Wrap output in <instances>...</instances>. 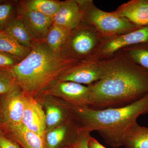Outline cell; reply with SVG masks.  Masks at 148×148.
Returning <instances> with one entry per match:
<instances>
[{"label": "cell", "mask_w": 148, "mask_h": 148, "mask_svg": "<svg viewBox=\"0 0 148 148\" xmlns=\"http://www.w3.org/2000/svg\"><path fill=\"white\" fill-rule=\"evenodd\" d=\"M103 75L88 85L91 92L89 107L95 110L119 108L131 104L148 94V71L119 51L101 60Z\"/></svg>", "instance_id": "obj_1"}, {"label": "cell", "mask_w": 148, "mask_h": 148, "mask_svg": "<svg viewBox=\"0 0 148 148\" xmlns=\"http://www.w3.org/2000/svg\"><path fill=\"white\" fill-rule=\"evenodd\" d=\"M71 107L79 129L90 132L97 131L105 143L117 148L123 146L125 133L137 122L138 118L148 114V94L138 101L119 108L95 110L86 106L71 105Z\"/></svg>", "instance_id": "obj_2"}, {"label": "cell", "mask_w": 148, "mask_h": 148, "mask_svg": "<svg viewBox=\"0 0 148 148\" xmlns=\"http://www.w3.org/2000/svg\"><path fill=\"white\" fill-rule=\"evenodd\" d=\"M78 62L63 58L45 42H36L25 58L8 69L17 86L36 98L63 72Z\"/></svg>", "instance_id": "obj_3"}, {"label": "cell", "mask_w": 148, "mask_h": 148, "mask_svg": "<svg viewBox=\"0 0 148 148\" xmlns=\"http://www.w3.org/2000/svg\"><path fill=\"white\" fill-rule=\"evenodd\" d=\"M83 12L82 22L92 27L103 39L135 31L140 28L113 12L101 10L91 0H77ZM81 22V23H82Z\"/></svg>", "instance_id": "obj_4"}, {"label": "cell", "mask_w": 148, "mask_h": 148, "mask_svg": "<svg viewBox=\"0 0 148 148\" xmlns=\"http://www.w3.org/2000/svg\"><path fill=\"white\" fill-rule=\"evenodd\" d=\"M103 40L94 28L82 22L71 31L59 53L63 58L77 62L95 61Z\"/></svg>", "instance_id": "obj_5"}, {"label": "cell", "mask_w": 148, "mask_h": 148, "mask_svg": "<svg viewBox=\"0 0 148 148\" xmlns=\"http://www.w3.org/2000/svg\"><path fill=\"white\" fill-rule=\"evenodd\" d=\"M40 95L53 96L73 106H88L91 103L89 86L57 80Z\"/></svg>", "instance_id": "obj_6"}, {"label": "cell", "mask_w": 148, "mask_h": 148, "mask_svg": "<svg viewBox=\"0 0 148 148\" xmlns=\"http://www.w3.org/2000/svg\"><path fill=\"white\" fill-rule=\"evenodd\" d=\"M147 42L148 25L129 33L103 39L95 60L107 59L125 48Z\"/></svg>", "instance_id": "obj_7"}, {"label": "cell", "mask_w": 148, "mask_h": 148, "mask_svg": "<svg viewBox=\"0 0 148 148\" xmlns=\"http://www.w3.org/2000/svg\"><path fill=\"white\" fill-rule=\"evenodd\" d=\"M27 95L18 86L7 94L0 95L2 121L0 132L5 128L22 124Z\"/></svg>", "instance_id": "obj_8"}, {"label": "cell", "mask_w": 148, "mask_h": 148, "mask_svg": "<svg viewBox=\"0 0 148 148\" xmlns=\"http://www.w3.org/2000/svg\"><path fill=\"white\" fill-rule=\"evenodd\" d=\"M103 75V69L100 61H83L67 69L57 80L88 86L100 80Z\"/></svg>", "instance_id": "obj_9"}, {"label": "cell", "mask_w": 148, "mask_h": 148, "mask_svg": "<svg viewBox=\"0 0 148 148\" xmlns=\"http://www.w3.org/2000/svg\"><path fill=\"white\" fill-rule=\"evenodd\" d=\"M45 116L46 132L66 122L73 117L71 106L53 96L40 95Z\"/></svg>", "instance_id": "obj_10"}, {"label": "cell", "mask_w": 148, "mask_h": 148, "mask_svg": "<svg viewBox=\"0 0 148 148\" xmlns=\"http://www.w3.org/2000/svg\"><path fill=\"white\" fill-rule=\"evenodd\" d=\"M17 3L18 15L22 18L33 39L36 42H45L53 25V18L25 8Z\"/></svg>", "instance_id": "obj_11"}, {"label": "cell", "mask_w": 148, "mask_h": 148, "mask_svg": "<svg viewBox=\"0 0 148 148\" xmlns=\"http://www.w3.org/2000/svg\"><path fill=\"white\" fill-rule=\"evenodd\" d=\"M79 127L73 117L46 132L45 148H63L71 145L77 135Z\"/></svg>", "instance_id": "obj_12"}, {"label": "cell", "mask_w": 148, "mask_h": 148, "mask_svg": "<svg viewBox=\"0 0 148 148\" xmlns=\"http://www.w3.org/2000/svg\"><path fill=\"white\" fill-rule=\"evenodd\" d=\"M21 124L27 129L44 138L46 130L42 106L36 98L27 95Z\"/></svg>", "instance_id": "obj_13"}, {"label": "cell", "mask_w": 148, "mask_h": 148, "mask_svg": "<svg viewBox=\"0 0 148 148\" xmlns=\"http://www.w3.org/2000/svg\"><path fill=\"white\" fill-rule=\"evenodd\" d=\"M82 18V11L77 0H66L61 1L53 23L71 31L81 23Z\"/></svg>", "instance_id": "obj_14"}, {"label": "cell", "mask_w": 148, "mask_h": 148, "mask_svg": "<svg viewBox=\"0 0 148 148\" xmlns=\"http://www.w3.org/2000/svg\"><path fill=\"white\" fill-rule=\"evenodd\" d=\"M114 13L126 18L138 27L148 25V2L147 0H132L119 7Z\"/></svg>", "instance_id": "obj_15"}, {"label": "cell", "mask_w": 148, "mask_h": 148, "mask_svg": "<svg viewBox=\"0 0 148 148\" xmlns=\"http://www.w3.org/2000/svg\"><path fill=\"white\" fill-rule=\"evenodd\" d=\"M1 133L13 140L21 148H45L42 137L22 124L3 130Z\"/></svg>", "instance_id": "obj_16"}, {"label": "cell", "mask_w": 148, "mask_h": 148, "mask_svg": "<svg viewBox=\"0 0 148 148\" xmlns=\"http://www.w3.org/2000/svg\"><path fill=\"white\" fill-rule=\"evenodd\" d=\"M123 144L125 148H148V127L135 123L125 133Z\"/></svg>", "instance_id": "obj_17"}, {"label": "cell", "mask_w": 148, "mask_h": 148, "mask_svg": "<svg viewBox=\"0 0 148 148\" xmlns=\"http://www.w3.org/2000/svg\"><path fill=\"white\" fill-rule=\"evenodd\" d=\"M21 45L32 49L36 42L19 15L8 24L5 30Z\"/></svg>", "instance_id": "obj_18"}, {"label": "cell", "mask_w": 148, "mask_h": 148, "mask_svg": "<svg viewBox=\"0 0 148 148\" xmlns=\"http://www.w3.org/2000/svg\"><path fill=\"white\" fill-rule=\"evenodd\" d=\"M31 49L23 46L5 31H0V51L18 58L26 57Z\"/></svg>", "instance_id": "obj_19"}, {"label": "cell", "mask_w": 148, "mask_h": 148, "mask_svg": "<svg viewBox=\"0 0 148 148\" xmlns=\"http://www.w3.org/2000/svg\"><path fill=\"white\" fill-rule=\"evenodd\" d=\"M18 2L25 8L52 18L58 11L61 5V1L57 0H25Z\"/></svg>", "instance_id": "obj_20"}, {"label": "cell", "mask_w": 148, "mask_h": 148, "mask_svg": "<svg viewBox=\"0 0 148 148\" xmlns=\"http://www.w3.org/2000/svg\"><path fill=\"white\" fill-rule=\"evenodd\" d=\"M71 31L53 24L48 33L45 42L53 51L59 53Z\"/></svg>", "instance_id": "obj_21"}, {"label": "cell", "mask_w": 148, "mask_h": 148, "mask_svg": "<svg viewBox=\"0 0 148 148\" xmlns=\"http://www.w3.org/2000/svg\"><path fill=\"white\" fill-rule=\"evenodd\" d=\"M120 51L135 64L148 71V42L128 47Z\"/></svg>", "instance_id": "obj_22"}, {"label": "cell", "mask_w": 148, "mask_h": 148, "mask_svg": "<svg viewBox=\"0 0 148 148\" xmlns=\"http://www.w3.org/2000/svg\"><path fill=\"white\" fill-rule=\"evenodd\" d=\"M18 15L17 1L0 0V31H5Z\"/></svg>", "instance_id": "obj_23"}, {"label": "cell", "mask_w": 148, "mask_h": 148, "mask_svg": "<svg viewBox=\"0 0 148 148\" xmlns=\"http://www.w3.org/2000/svg\"><path fill=\"white\" fill-rule=\"evenodd\" d=\"M17 86L8 68H0V95L7 94Z\"/></svg>", "instance_id": "obj_24"}, {"label": "cell", "mask_w": 148, "mask_h": 148, "mask_svg": "<svg viewBox=\"0 0 148 148\" xmlns=\"http://www.w3.org/2000/svg\"><path fill=\"white\" fill-rule=\"evenodd\" d=\"M90 132L79 130L75 140L71 145V148H88V143Z\"/></svg>", "instance_id": "obj_25"}, {"label": "cell", "mask_w": 148, "mask_h": 148, "mask_svg": "<svg viewBox=\"0 0 148 148\" xmlns=\"http://www.w3.org/2000/svg\"><path fill=\"white\" fill-rule=\"evenodd\" d=\"M21 61L18 58L0 51V68H10Z\"/></svg>", "instance_id": "obj_26"}, {"label": "cell", "mask_w": 148, "mask_h": 148, "mask_svg": "<svg viewBox=\"0 0 148 148\" xmlns=\"http://www.w3.org/2000/svg\"><path fill=\"white\" fill-rule=\"evenodd\" d=\"M0 148H21L18 144L8 137L0 133Z\"/></svg>", "instance_id": "obj_27"}, {"label": "cell", "mask_w": 148, "mask_h": 148, "mask_svg": "<svg viewBox=\"0 0 148 148\" xmlns=\"http://www.w3.org/2000/svg\"><path fill=\"white\" fill-rule=\"evenodd\" d=\"M88 148H106L91 135L88 139Z\"/></svg>", "instance_id": "obj_28"}, {"label": "cell", "mask_w": 148, "mask_h": 148, "mask_svg": "<svg viewBox=\"0 0 148 148\" xmlns=\"http://www.w3.org/2000/svg\"><path fill=\"white\" fill-rule=\"evenodd\" d=\"M2 121L1 115V110H0V132H1V127Z\"/></svg>", "instance_id": "obj_29"}, {"label": "cell", "mask_w": 148, "mask_h": 148, "mask_svg": "<svg viewBox=\"0 0 148 148\" xmlns=\"http://www.w3.org/2000/svg\"><path fill=\"white\" fill-rule=\"evenodd\" d=\"M71 146H69V147H64L63 148H71Z\"/></svg>", "instance_id": "obj_30"}, {"label": "cell", "mask_w": 148, "mask_h": 148, "mask_svg": "<svg viewBox=\"0 0 148 148\" xmlns=\"http://www.w3.org/2000/svg\"><path fill=\"white\" fill-rule=\"evenodd\" d=\"M147 1L148 2V0H147Z\"/></svg>", "instance_id": "obj_31"}]
</instances>
